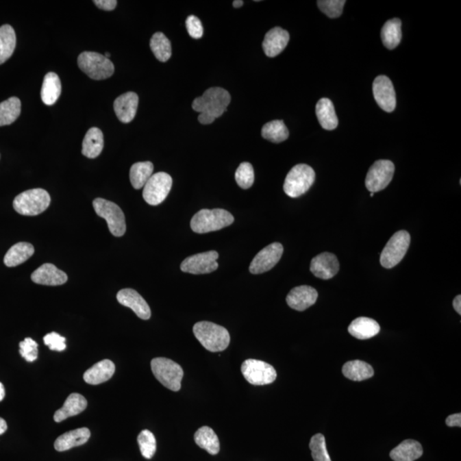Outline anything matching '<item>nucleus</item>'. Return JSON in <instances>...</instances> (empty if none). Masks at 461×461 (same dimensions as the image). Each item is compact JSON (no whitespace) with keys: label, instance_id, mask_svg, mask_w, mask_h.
Segmentation results:
<instances>
[{"label":"nucleus","instance_id":"1","mask_svg":"<svg viewBox=\"0 0 461 461\" xmlns=\"http://www.w3.org/2000/svg\"><path fill=\"white\" fill-rule=\"evenodd\" d=\"M197 340L210 352H221L230 344V334L226 328L209 321L197 322L193 327Z\"/></svg>","mask_w":461,"mask_h":461},{"label":"nucleus","instance_id":"2","mask_svg":"<svg viewBox=\"0 0 461 461\" xmlns=\"http://www.w3.org/2000/svg\"><path fill=\"white\" fill-rule=\"evenodd\" d=\"M231 102L230 93L221 88H211L206 90L203 95L194 99L192 109L200 114H208L214 118H218L227 112Z\"/></svg>","mask_w":461,"mask_h":461},{"label":"nucleus","instance_id":"3","mask_svg":"<svg viewBox=\"0 0 461 461\" xmlns=\"http://www.w3.org/2000/svg\"><path fill=\"white\" fill-rule=\"evenodd\" d=\"M234 217L223 209L201 210L190 221V227L197 234L219 231L234 223Z\"/></svg>","mask_w":461,"mask_h":461},{"label":"nucleus","instance_id":"4","mask_svg":"<svg viewBox=\"0 0 461 461\" xmlns=\"http://www.w3.org/2000/svg\"><path fill=\"white\" fill-rule=\"evenodd\" d=\"M51 197L46 190L37 188L26 190L14 199V210L23 216H38L47 210Z\"/></svg>","mask_w":461,"mask_h":461},{"label":"nucleus","instance_id":"5","mask_svg":"<svg viewBox=\"0 0 461 461\" xmlns=\"http://www.w3.org/2000/svg\"><path fill=\"white\" fill-rule=\"evenodd\" d=\"M151 371L155 379L162 386L172 391H179L182 388L184 371L178 363L171 359L158 357L151 360Z\"/></svg>","mask_w":461,"mask_h":461},{"label":"nucleus","instance_id":"6","mask_svg":"<svg viewBox=\"0 0 461 461\" xmlns=\"http://www.w3.org/2000/svg\"><path fill=\"white\" fill-rule=\"evenodd\" d=\"M315 180L314 169L307 164H297L290 169L284 183V192L290 197H299L306 193Z\"/></svg>","mask_w":461,"mask_h":461},{"label":"nucleus","instance_id":"7","mask_svg":"<svg viewBox=\"0 0 461 461\" xmlns=\"http://www.w3.org/2000/svg\"><path fill=\"white\" fill-rule=\"evenodd\" d=\"M78 65L86 75L96 81L108 79L115 72V66L109 58L93 51H84L79 54Z\"/></svg>","mask_w":461,"mask_h":461},{"label":"nucleus","instance_id":"8","mask_svg":"<svg viewBox=\"0 0 461 461\" xmlns=\"http://www.w3.org/2000/svg\"><path fill=\"white\" fill-rule=\"evenodd\" d=\"M411 237L407 231L396 232L388 241L380 256V263L384 269H393L399 264L410 245Z\"/></svg>","mask_w":461,"mask_h":461},{"label":"nucleus","instance_id":"9","mask_svg":"<svg viewBox=\"0 0 461 461\" xmlns=\"http://www.w3.org/2000/svg\"><path fill=\"white\" fill-rule=\"evenodd\" d=\"M93 207L99 216L103 218L108 224L109 230L115 237H121L126 232V219L121 208L110 201L96 199Z\"/></svg>","mask_w":461,"mask_h":461},{"label":"nucleus","instance_id":"10","mask_svg":"<svg viewBox=\"0 0 461 461\" xmlns=\"http://www.w3.org/2000/svg\"><path fill=\"white\" fill-rule=\"evenodd\" d=\"M241 372L245 379L253 386H266L275 382V367L262 360L249 359L242 364Z\"/></svg>","mask_w":461,"mask_h":461},{"label":"nucleus","instance_id":"11","mask_svg":"<svg viewBox=\"0 0 461 461\" xmlns=\"http://www.w3.org/2000/svg\"><path fill=\"white\" fill-rule=\"evenodd\" d=\"M172 185V177L167 173L159 172L152 175L144 186L145 202L152 206L162 203L171 192Z\"/></svg>","mask_w":461,"mask_h":461},{"label":"nucleus","instance_id":"12","mask_svg":"<svg viewBox=\"0 0 461 461\" xmlns=\"http://www.w3.org/2000/svg\"><path fill=\"white\" fill-rule=\"evenodd\" d=\"M395 165L389 160H379L369 169L366 178V187L369 192L375 193L386 189L393 179Z\"/></svg>","mask_w":461,"mask_h":461},{"label":"nucleus","instance_id":"13","mask_svg":"<svg viewBox=\"0 0 461 461\" xmlns=\"http://www.w3.org/2000/svg\"><path fill=\"white\" fill-rule=\"evenodd\" d=\"M219 254L216 251H210L199 253L184 260L180 265V269L184 273H192V275H206L218 269L217 259Z\"/></svg>","mask_w":461,"mask_h":461},{"label":"nucleus","instance_id":"14","mask_svg":"<svg viewBox=\"0 0 461 461\" xmlns=\"http://www.w3.org/2000/svg\"><path fill=\"white\" fill-rule=\"evenodd\" d=\"M284 247L279 242H273L262 249L255 256L249 266V272L252 275H261L271 270L282 259Z\"/></svg>","mask_w":461,"mask_h":461},{"label":"nucleus","instance_id":"15","mask_svg":"<svg viewBox=\"0 0 461 461\" xmlns=\"http://www.w3.org/2000/svg\"><path fill=\"white\" fill-rule=\"evenodd\" d=\"M373 91L374 99L381 109L388 113L394 112L397 106L396 92L393 82L386 75H379L374 79Z\"/></svg>","mask_w":461,"mask_h":461},{"label":"nucleus","instance_id":"16","mask_svg":"<svg viewBox=\"0 0 461 461\" xmlns=\"http://www.w3.org/2000/svg\"><path fill=\"white\" fill-rule=\"evenodd\" d=\"M339 268L337 256L324 252L312 259L310 271L319 279H330L337 275Z\"/></svg>","mask_w":461,"mask_h":461},{"label":"nucleus","instance_id":"17","mask_svg":"<svg viewBox=\"0 0 461 461\" xmlns=\"http://www.w3.org/2000/svg\"><path fill=\"white\" fill-rule=\"evenodd\" d=\"M117 301L125 307L131 308L138 318L147 321L151 316V311L147 301L133 289L121 290L117 293Z\"/></svg>","mask_w":461,"mask_h":461},{"label":"nucleus","instance_id":"18","mask_svg":"<svg viewBox=\"0 0 461 461\" xmlns=\"http://www.w3.org/2000/svg\"><path fill=\"white\" fill-rule=\"evenodd\" d=\"M318 298L317 290L313 287L301 286L295 287L286 297L289 307L297 311H304L313 306Z\"/></svg>","mask_w":461,"mask_h":461},{"label":"nucleus","instance_id":"19","mask_svg":"<svg viewBox=\"0 0 461 461\" xmlns=\"http://www.w3.org/2000/svg\"><path fill=\"white\" fill-rule=\"evenodd\" d=\"M31 279L38 285L57 286L67 282L68 276L56 266L45 263L32 273Z\"/></svg>","mask_w":461,"mask_h":461},{"label":"nucleus","instance_id":"20","mask_svg":"<svg viewBox=\"0 0 461 461\" xmlns=\"http://www.w3.org/2000/svg\"><path fill=\"white\" fill-rule=\"evenodd\" d=\"M290 40V34L282 27H273L266 34L262 47L266 56L275 58L286 49Z\"/></svg>","mask_w":461,"mask_h":461},{"label":"nucleus","instance_id":"21","mask_svg":"<svg viewBox=\"0 0 461 461\" xmlns=\"http://www.w3.org/2000/svg\"><path fill=\"white\" fill-rule=\"evenodd\" d=\"M138 105V96L133 92H128L118 97L114 102V110L121 123H129L136 116Z\"/></svg>","mask_w":461,"mask_h":461},{"label":"nucleus","instance_id":"22","mask_svg":"<svg viewBox=\"0 0 461 461\" xmlns=\"http://www.w3.org/2000/svg\"><path fill=\"white\" fill-rule=\"evenodd\" d=\"M91 432L88 428L83 427L73 429V431L64 433L58 436L54 443V448L58 452L67 451V450L82 446L88 443Z\"/></svg>","mask_w":461,"mask_h":461},{"label":"nucleus","instance_id":"23","mask_svg":"<svg viewBox=\"0 0 461 461\" xmlns=\"http://www.w3.org/2000/svg\"><path fill=\"white\" fill-rule=\"evenodd\" d=\"M115 372V364L112 360H103L86 371L83 379L86 383L97 386L112 379Z\"/></svg>","mask_w":461,"mask_h":461},{"label":"nucleus","instance_id":"24","mask_svg":"<svg viewBox=\"0 0 461 461\" xmlns=\"http://www.w3.org/2000/svg\"><path fill=\"white\" fill-rule=\"evenodd\" d=\"M88 407V401L81 394L72 393L64 401V406L55 412L54 421L60 423L68 418L81 414Z\"/></svg>","mask_w":461,"mask_h":461},{"label":"nucleus","instance_id":"25","mask_svg":"<svg viewBox=\"0 0 461 461\" xmlns=\"http://www.w3.org/2000/svg\"><path fill=\"white\" fill-rule=\"evenodd\" d=\"M348 331L350 335L360 340L375 337L380 332V325L376 321L367 317L356 319L349 325Z\"/></svg>","mask_w":461,"mask_h":461},{"label":"nucleus","instance_id":"26","mask_svg":"<svg viewBox=\"0 0 461 461\" xmlns=\"http://www.w3.org/2000/svg\"><path fill=\"white\" fill-rule=\"evenodd\" d=\"M423 455V448L414 440H405L390 452V458L394 461H414L421 458Z\"/></svg>","mask_w":461,"mask_h":461},{"label":"nucleus","instance_id":"27","mask_svg":"<svg viewBox=\"0 0 461 461\" xmlns=\"http://www.w3.org/2000/svg\"><path fill=\"white\" fill-rule=\"evenodd\" d=\"M34 246L29 242H17L7 251L3 262L9 268H13V266L23 264L34 255Z\"/></svg>","mask_w":461,"mask_h":461},{"label":"nucleus","instance_id":"28","mask_svg":"<svg viewBox=\"0 0 461 461\" xmlns=\"http://www.w3.org/2000/svg\"><path fill=\"white\" fill-rule=\"evenodd\" d=\"M103 148V134L98 127H92L86 134L82 144V154L88 158H98Z\"/></svg>","mask_w":461,"mask_h":461},{"label":"nucleus","instance_id":"29","mask_svg":"<svg viewBox=\"0 0 461 461\" xmlns=\"http://www.w3.org/2000/svg\"><path fill=\"white\" fill-rule=\"evenodd\" d=\"M316 116L321 126L325 130H334L337 128L338 119L336 115L334 103L328 99L319 100L316 105Z\"/></svg>","mask_w":461,"mask_h":461},{"label":"nucleus","instance_id":"30","mask_svg":"<svg viewBox=\"0 0 461 461\" xmlns=\"http://www.w3.org/2000/svg\"><path fill=\"white\" fill-rule=\"evenodd\" d=\"M62 86L58 75L53 72L48 73L45 76L42 88H41V99L45 105H53L60 97Z\"/></svg>","mask_w":461,"mask_h":461},{"label":"nucleus","instance_id":"31","mask_svg":"<svg viewBox=\"0 0 461 461\" xmlns=\"http://www.w3.org/2000/svg\"><path fill=\"white\" fill-rule=\"evenodd\" d=\"M194 440L197 446L206 450L211 456L218 455L220 452V441L216 432L209 426H203L197 429Z\"/></svg>","mask_w":461,"mask_h":461},{"label":"nucleus","instance_id":"32","mask_svg":"<svg viewBox=\"0 0 461 461\" xmlns=\"http://www.w3.org/2000/svg\"><path fill=\"white\" fill-rule=\"evenodd\" d=\"M342 373L347 379L359 382L372 377L374 371L369 364L356 360L346 362L342 366Z\"/></svg>","mask_w":461,"mask_h":461},{"label":"nucleus","instance_id":"33","mask_svg":"<svg viewBox=\"0 0 461 461\" xmlns=\"http://www.w3.org/2000/svg\"><path fill=\"white\" fill-rule=\"evenodd\" d=\"M403 37L401 34V21L393 18L388 21L384 24L381 31V39L384 47L388 49L393 50L398 47Z\"/></svg>","mask_w":461,"mask_h":461},{"label":"nucleus","instance_id":"34","mask_svg":"<svg viewBox=\"0 0 461 461\" xmlns=\"http://www.w3.org/2000/svg\"><path fill=\"white\" fill-rule=\"evenodd\" d=\"M16 37L12 26L0 27V64L8 60L15 51Z\"/></svg>","mask_w":461,"mask_h":461},{"label":"nucleus","instance_id":"35","mask_svg":"<svg viewBox=\"0 0 461 461\" xmlns=\"http://www.w3.org/2000/svg\"><path fill=\"white\" fill-rule=\"evenodd\" d=\"M154 165L151 162H136L130 169V180L134 189L144 188L145 184L153 175Z\"/></svg>","mask_w":461,"mask_h":461},{"label":"nucleus","instance_id":"36","mask_svg":"<svg viewBox=\"0 0 461 461\" xmlns=\"http://www.w3.org/2000/svg\"><path fill=\"white\" fill-rule=\"evenodd\" d=\"M262 135L265 140L278 144L289 138V130L283 121H272L263 126Z\"/></svg>","mask_w":461,"mask_h":461},{"label":"nucleus","instance_id":"37","mask_svg":"<svg viewBox=\"0 0 461 461\" xmlns=\"http://www.w3.org/2000/svg\"><path fill=\"white\" fill-rule=\"evenodd\" d=\"M150 47L158 60L165 62L171 58V43L164 34L161 32L154 34L151 39Z\"/></svg>","mask_w":461,"mask_h":461},{"label":"nucleus","instance_id":"38","mask_svg":"<svg viewBox=\"0 0 461 461\" xmlns=\"http://www.w3.org/2000/svg\"><path fill=\"white\" fill-rule=\"evenodd\" d=\"M21 101L12 97L0 103V127L14 123L21 114Z\"/></svg>","mask_w":461,"mask_h":461},{"label":"nucleus","instance_id":"39","mask_svg":"<svg viewBox=\"0 0 461 461\" xmlns=\"http://www.w3.org/2000/svg\"><path fill=\"white\" fill-rule=\"evenodd\" d=\"M138 443L140 446L141 455L145 459H151L157 451V441L153 434L148 429H144L138 436Z\"/></svg>","mask_w":461,"mask_h":461},{"label":"nucleus","instance_id":"40","mask_svg":"<svg viewBox=\"0 0 461 461\" xmlns=\"http://www.w3.org/2000/svg\"><path fill=\"white\" fill-rule=\"evenodd\" d=\"M235 179L242 189H249L253 186L255 180L254 169L249 162H242L235 173Z\"/></svg>","mask_w":461,"mask_h":461},{"label":"nucleus","instance_id":"41","mask_svg":"<svg viewBox=\"0 0 461 461\" xmlns=\"http://www.w3.org/2000/svg\"><path fill=\"white\" fill-rule=\"evenodd\" d=\"M312 457L314 461H332L327 452L325 436L316 434L312 436L310 443Z\"/></svg>","mask_w":461,"mask_h":461},{"label":"nucleus","instance_id":"42","mask_svg":"<svg viewBox=\"0 0 461 461\" xmlns=\"http://www.w3.org/2000/svg\"><path fill=\"white\" fill-rule=\"evenodd\" d=\"M345 0H319V8L330 18H337L342 15Z\"/></svg>","mask_w":461,"mask_h":461},{"label":"nucleus","instance_id":"43","mask_svg":"<svg viewBox=\"0 0 461 461\" xmlns=\"http://www.w3.org/2000/svg\"><path fill=\"white\" fill-rule=\"evenodd\" d=\"M19 352L27 362H33L38 358V344L32 338H27L20 342Z\"/></svg>","mask_w":461,"mask_h":461},{"label":"nucleus","instance_id":"44","mask_svg":"<svg viewBox=\"0 0 461 461\" xmlns=\"http://www.w3.org/2000/svg\"><path fill=\"white\" fill-rule=\"evenodd\" d=\"M187 32L193 39H200L203 36V27L199 17L189 16L186 21Z\"/></svg>","mask_w":461,"mask_h":461},{"label":"nucleus","instance_id":"45","mask_svg":"<svg viewBox=\"0 0 461 461\" xmlns=\"http://www.w3.org/2000/svg\"><path fill=\"white\" fill-rule=\"evenodd\" d=\"M65 342V338L62 337L57 332H51L44 337L45 345L49 347V349L53 351H64L66 349Z\"/></svg>","mask_w":461,"mask_h":461},{"label":"nucleus","instance_id":"46","mask_svg":"<svg viewBox=\"0 0 461 461\" xmlns=\"http://www.w3.org/2000/svg\"><path fill=\"white\" fill-rule=\"evenodd\" d=\"M93 3H95L99 8L103 10H113L116 8L117 1L116 0H95Z\"/></svg>","mask_w":461,"mask_h":461},{"label":"nucleus","instance_id":"47","mask_svg":"<svg viewBox=\"0 0 461 461\" xmlns=\"http://www.w3.org/2000/svg\"><path fill=\"white\" fill-rule=\"evenodd\" d=\"M446 425L449 426V427H453V426H458V427H460L461 414L460 412L459 414L449 415L446 419Z\"/></svg>","mask_w":461,"mask_h":461},{"label":"nucleus","instance_id":"48","mask_svg":"<svg viewBox=\"0 0 461 461\" xmlns=\"http://www.w3.org/2000/svg\"><path fill=\"white\" fill-rule=\"evenodd\" d=\"M214 120H216V118L208 115V114L202 113L200 114V115L199 116V121L201 124L203 125L210 124L214 123Z\"/></svg>","mask_w":461,"mask_h":461},{"label":"nucleus","instance_id":"49","mask_svg":"<svg viewBox=\"0 0 461 461\" xmlns=\"http://www.w3.org/2000/svg\"><path fill=\"white\" fill-rule=\"evenodd\" d=\"M453 308H455L456 311L457 313H458L460 315L461 314V296L460 295H458L455 298V300L453 301Z\"/></svg>","mask_w":461,"mask_h":461},{"label":"nucleus","instance_id":"50","mask_svg":"<svg viewBox=\"0 0 461 461\" xmlns=\"http://www.w3.org/2000/svg\"><path fill=\"white\" fill-rule=\"evenodd\" d=\"M7 424L5 419L0 418V435L3 434L6 432Z\"/></svg>","mask_w":461,"mask_h":461},{"label":"nucleus","instance_id":"51","mask_svg":"<svg viewBox=\"0 0 461 461\" xmlns=\"http://www.w3.org/2000/svg\"><path fill=\"white\" fill-rule=\"evenodd\" d=\"M5 396V387H3L2 383H0V401L3 400Z\"/></svg>","mask_w":461,"mask_h":461},{"label":"nucleus","instance_id":"52","mask_svg":"<svg viewBox=\"0 0 461 461\" xmlns=\"http://www.w3.org/2000/svg\"><path fill=\"white\" fill-rule=\"evenodd\" d=\"M232 5H234V8H240V7L244 5V1H242V0H235L232 3Z\"/></svg>","mask_w":461,"mask_h":461},{"label":"nucleus","instance_id":"53","mask_svg":"<svg viewBox=\"0 0 461 461\" xmlns=\"http://www.w3.org/2000/svg\"><path fill=\"white\" fill-rule=\"evenodd\" d=\"M105 57L106 58H110V54L109 53H106L105 55Z\"/></svg>","mask_w":461,"mask_h":461},{"label":"nucleus","instance_id":"54","mask_svg":"<svg viewBox=\"0 0 461 461\" xmlns=\"http://www.w3.org/2000/svg\"><path fill=\"white\" fill-rule=\"evenodd\" d=\"M370 196L373 197L374 196V193L371 192V195H370Z\"/></svg>","mask_w":461,"mask_h":461}]
</instances>
